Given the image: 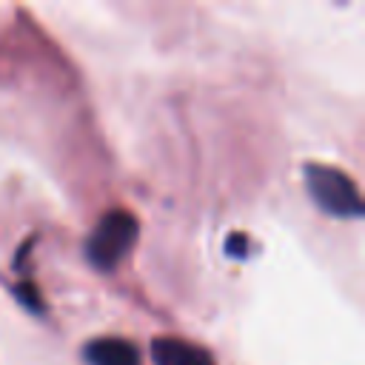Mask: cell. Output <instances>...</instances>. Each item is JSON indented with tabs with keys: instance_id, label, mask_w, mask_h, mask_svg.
<instances>
[{
	"instance_id": "6da1fadb",
	"label": "cell",
	"mask_w": 365,
	"mask_h": 365,
	"mask_svg": "<svg viewBox=\"0 0 365 365\" xmlns=\"http://www.w3.org/2000/svg\"><path fill=\"white\" fill-rule=\"evenodd\" d=\"M305 188L319 211L339 217V220L362 217L359 188L345 171H339L334 165H322V163H308L305 165Z\"/></svg>"
},
{
	"instance_id": "7a4b0ae2",
	"label": "cell",
	"mask_w": 365,
	"mask_h": 365,
	"mask_svg": "<svg viewBox=\"0 0 365 365\" xmlns=\"http://www.w3.org/2000/svg\"><path fill=\"white\" fill-rule=\"evenodd\" d=\"M134 240H137V220H134V214L125 211V208H111L108 214H103V220L88 234L86 254H88L94 268L111 271L131 251Z\"/></svg>"
},
{
	"instance_id": "3957f363",
	"label": "cell",
	"mask_w": 365,
	"mask_h": 365,
	"mask_svg": "<svg viewBox=\"0 0 365 365\" xmlns=\"http://www.w3.org/2000/svg\"><path fill=\"white\" fill-rule=\"evenodd\" d=\"M154 365H217L211 351L180 336H157L151 342Z\"/></svg>"
},
{
	"instance_id": "277c9868",
	"label": "cell",
	"mask_w": 365,
	"mask_h": 365,
	"mask_svg": "<svg viewBox=\"0 0 365 365\" xmlns=\"http://www.w3.org/2000/svg\"><path fill=\"white\" fill-rule=\"evenodd\" d=\"M88 365H140V354L128 339L120 336H100L86 345Z\"/></svg>"
}]
</instances>
